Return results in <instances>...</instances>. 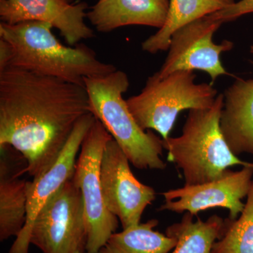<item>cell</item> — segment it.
<instances>
[{"label": "cell", "mask_w": 253, "mask_h": 253, "mask_svg": "<svg viewBox=\"0 0 253 253\" xmlns=\"http://www.w3.org/2000/svg\"><path fill=\"white\" fill-rule=\"evenodd\" d=\"M184 213L180 222L168 226L166 235L176 239L172 253H212L213 244L222 237L226 229V219L212 215L206 221Z\"/></svg>", "instance_id": "17"}, {"label": "cell", "mask_w": 253, "mask_h": 253, "mask_svg": "<svg viewBox=\"0 0 253 253\" xmlns=\"http://www.w3.org/2000/svg\"><path fill=\"white\" fill-rule=\"evenodd\" d=\"M87 9L85 2L72 4L64 0H0V19L9 25L26 21L49 23L68 44L76 46L94 37L85 22Z\"/></svg>", "instance_id": "12"}, {"label": "cell", "mask_w": 253, "mask_h": 253, "mask_svg": "<svg viewBox=\"0 0 253 253\" xmlns=\"http://www.w3.org/2000/svg\"><path fill=\"white\" fill-rule=\"evenodd\" d=\"M224 96L221 133L236 156L253 155V79L237 78Z\"/></svg>", "instance_id": "14"}, {"label": "cell", "mask_w": 253, "mask_h": 253, "mask_svg": "<svg viewBox=\"0 0 253 253\" xmlns=\"http://www.w3.org/2000/svg\"><path fill=\"white\" fill-rule=\"evenodd\" d=\"M250 51H251V53H252V54H253V45L251 46V48H250Z\"/></svg>", "instance_id": "21"}, {"label": "cell", "mask_w": 253, "mask_h": 253, "mask_svg": "<svg viewBox=\"0 0 253 253\" xmlns=\"http://www.w3.org/2000/svg\"></svg>", "instance_id": "23"}, {"label": "cell", "mask_w": 253, "mask_h": 253, "mask_svg": "<svg viewBox=\"0 0 253 253\" xmlns=\"http://www.w3.org/2000/svg\"><path fill=\"white\" fill-rule=\"evenodd\" d=\"M112 138L96 119L88 131L76 161L73 181L81 190L87 228L86 253H98L118 228V219L105 204L101 183V162Z\"/></svg>", "instance_id": "6"}, {"label": "cell", "mask_w": 253, "mask_h": 253, "mask_svg": "<svg viewBox=\"0 0 253 253\" xmlns=\"http://www.w3.org/2000/svg\"><path fill=\"white\" fill-rule=\"evenodd\" d=\"M234 2V0H169L166 22L142 43V49L153 54L167 51L173 34L178 30Z\"/></svg>", "instance_id": "16"}, {"label": "cell", "mask_w": 253, "mask_h": 253, "mask_svg": "<svg viewBox=\"0 0 253 253\" xmlns=\"http://www.w3.org/2000/svg\"><path fill=\"white\" fill-rule=\"evenodd\" d=\"M223 23L205 16L178 30L171 38L169 52L158 73L165 78L179 71L199 70L209 75L214 82L229 73L221 63L222 53L231 51L234 43L229 41L216 44L213 36Z\"/></svg>", "instance_id": "8"}, {"label": "cell", "mask_w": 253, "mask_h": 253, "mask_svg": "<svg viewBox=\"0 0 253 253\" xmlns=\"http://www.w3.org/2000/svg\"><path fill=\"white\" fill-rule=\"evenodd\" d=\"M87 228L81 190L68 180L35 219L30 245L42 253H86Z\"/></svg>", "instance_id": "7"}, {"label": "cell", "mask_w": 253, "mask_h": 253, "mask_svg": "<svg viewBox=\"0 0 253 253\" xmlns=\"http://www.w3.org/2000/svg\"><path fill=\"white\" fill-rule=\"evenodd\" d=\"M0 149V240L4 241L17 237L26 224L29 181L20 178L26 173L27 164L14 166L9 146Z\"/></svg>", "instance_id": "15"}, {"label": "cell", "mask_w": 253, "mask_h": 253, "mask_svg": "<svg viewBox=\"0 0 253 253\" xmlns=\"http://www.w3.org/2000/svg\"><path fill=\"white\" fill-rule=\"evenodd\" d=\"M129 161L113 137L106 144L101 162V183L108 210L123 229L140 224L145 209L156 199V191L134 176Z\"/></svg>", "instance_id": "9"}, {"label": "cell", "mask_w": 253, "mask_h": 253, "mask_svg": "<svg viewBox=\"0 0 253 253\" xmlns=\"http://www.w3.org/2000/svg\"><path fill=\"white\" fill-rule=\"evenodd\" d=\"M157 219L130 226L115 232L98 253H169L176 239L154 230Z\"/></svg>", "instance_id": "18"}, {"label": "cell", "mask_w": 253, "mask_h": 253, "mask_svg": "<svg viewBox=\"0 0 253 253\" xmlns=\"http://www.w3.org/2000/svg\"><path fill=\"white\" fill-rule=\"evenodd\" d=\"M64 1H67L68 3H72L74 0H64Z\"/></svg>", "instance_id": "22"}, {"label": "cell", "mask_w": 253, "mask_h": 253, "mask_svg": "<svg viewBox=\"0 0 253 253\" xmlns=\"http://www.w3.org/2000/svg\"><path fill=\"white\" fill-rule=\"evenodd\" d=\"M253 176V167H242L239 171L229 169L219 179L165 191V204L160 210L196 215L200 211L226 208L229 211V219L235 220L244 210L243 199L249 194Z\"/></svg>", "instance_id": "10"}, {"label": "cell", "mask_w": 253, "mask_h": 253, "mask_svg": "<svg viewBox=\"0 0 253 253\" xmlns=\"http://www.w3.org/2000/svg\"><path fill=\"white\" fill-rule=\"evenodd\" d=\"M196 78L194 71H179L165 78L155 73L148 78L141 93L126 100L141 129H154L166 139L181 111L212 106L217 89L208 83L196 84Z\"/></svg>", "instance_id": "5"}, {"label": "cell", "mask_w": 253, "mask_h": 253, "mask_svg": "<svg viewBox=\"0 0 253 253\" xmlns=\"http://www.w3.org/2000/svg\"><path fill=\"white\" fill-rule=\"evenodd\" d=\"M224 102V94H219L211 107L190 110L181 135L162 139L168 161L182 170L184 185L219 179L232 166L253 168V163L242 161L231 151L221 133Z\"/></svg>", "instance_id": "3"}, {"label": "cell", "mask_w": 253, "mask_h": 253, "mask_svg": "<svg viewBox=\"0 0 253 253\" xmlns=\"http://www.w3.org/2000/svg\"><path fill=\"white\" fill-rule=\"evenodd\" d=\"M127 75L116 70L101 77L86 78L91 113L109 131L129 162L140 169H164L163 139L141 129L133 117L123 94L128 90Z\"/></svg>", "instance_id": "4"}, {"label": "cell", "mask_w": 253, "mask_h": 253, "mask_svg": "<svg viewBox=\"0 0 253 253\" xmlns=\"http://www.w3.org/2000/svg\"><path fill=\"white\" fill-rule=\"evenodd\" d=\"M96 118L92 113L80 120L61 153L49 167L29 181L27 218L22 231L16 238L9 253H28L32 226L42 208L74 175L77 155Z\"/></svg>", "instance_id": "11"}, {"label": "cell", "mask_w": 253, "mask_h": 253, "mask_svg": "<svg viewBox=\"0 0 253 253\" xmlns=\"http://www.w3.org/2000/svg\"><path fill=\"white\" fill-rule=\"evenodd\" d=\"M253 13V0H240L209 16L224 23L235 21L241 16Z\"/></svg>", "instance_id": "20"}, {"label": "cell", "mask_w": 253, "mask_h": 253, "mask_svg": "<svg viewBox=\"0 0 253 253\" xmlns=\"http://www.w3.org/2000/svg\"><path fill=\"white\" fill-rule=\"evenodd\" d=\"M52 28L49 23L38 21L0 23V39L11 48L9 67L81 86H84L86 78L101 77L117 70L98 59L93 49L84 44L64 45L53 34Z\"/></svg>", "instance_id": "2"}, {"label": "cell", "mask_w": 253, "mask_h": 253, "mask_svg": "<svg viewBox=\"0 0 253 253\" xmlns=\"http://www.w3.org/2000/svg\"><path fill=\"white\" fill-rule=\"evenodd\" d=\"M89 113L84 86L18 68L0 71V147L22 155L30 176L54 162Z\"/></svg>", "instance_id": "1"}, {"label": "cell", "mask_w": 253, "mask_h": 253, "mask_svg": "<svg viewBox=\"0 0 253 253\" xmlns=\"http://www.w3.org/2000/svg\"><path fill=\"white\" fill-rule=\"evenodd\" d=\"M212 253H253V181L239 219H226L225 232L213 244Z\"/></svg>", "instance_id": "19"}, {"label": "cell", "mask_w": 253, "mask_h": 253, "mask_svg": "<svg viewBox=\"0 0 253 253\" xmlns=\"http://www.w3.org/2000/svg\"><path fill=\"white\" fill-rule=\"evenodd\" d=\"M169 4V0H98L86 18L103 33L132 25L159 30L166 22Z\"/></svg>", "instance_id": "13"}]
</instances>
